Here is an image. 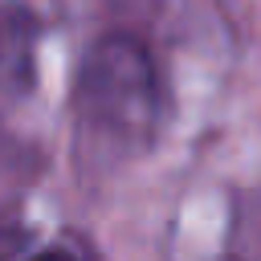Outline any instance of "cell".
Masks as SVG:
<instances>
[{"label":"cell","mask_w":261,"mask_h":261,"mask_svg":"<svg viewBox=\"0 0 261 261\" xmlns=\"http://www.w3.org/2000/svg\"><path fill=\"white\" fill-rule=\"evenodd\" d=\"M82 114L118 147H135L155 122V73L147 53L126 37H106L94 45L82 69Z\"/></svg>","instance_id":"6da1fadb"},{"label":"cell","mask_w":261,"mask_h":261,"mask_svg":"<svg viewBox=\"0 0 261 261\" xmlns=\"http://www.w3.org/2000/svg\"><path fill=\"white\" fill-rule=\"evenodd\" d=\"M33 261H94V257H86V253H77V249H69V245H49V249H41Z\"/></svg>","instance_id":"7a4b0ae2"}]
</instances>
